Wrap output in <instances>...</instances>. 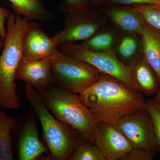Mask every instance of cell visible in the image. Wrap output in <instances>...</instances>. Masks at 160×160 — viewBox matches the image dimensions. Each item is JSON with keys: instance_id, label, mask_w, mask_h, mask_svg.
I'll use <instances>...</instances> for the list:
<instances>
[{"instance_id": "10", "label": "cell", "mask_w": 160, "mask_h": 160, "mask_svg": "<svg viewBox=\"0 0 160 160\" xmlns=\"http://www.w3.org/2000/svg\"><path fill=\"white\" fill-rule=\"evenodd\" d=\"M16 80L25 81L38 92L48 89L54 85L51 58L33 60L22 56L17 69Z\"/></svg>"}, {"instance_id": "28", "label": "cell", "mask_w": 160, "mask_h": 160, "mask_svg": "<svg viewBox=\"0 0 160 160\" xmlns=\"http://www.w3.org/2000/svg\"><path fill=\"white\" fill-rule=\"evenodd\" d=\"M4 42L2 39H0V52L2 50L3 47H4Z\"/></svg>"}, {"instance_id": "26", "label": "cell", "mask_w": 160, "mask_h": 160, "mask_svg": "<svg viewBox=\"0 0 160 160\" xmlns=\"http://www.w3.org/2000/svg\"><path fill=\"white\" fill-rule=\"evenodd\" d=\"M112 3L122 5H144L156 4L160 5L158 0H112Z\"/></svg>"}, {"instance_id": "11", "label": "cell", "mask_w": 160, "mask_h": 160, "mask_svg": "<svg viewBox=\"0 0 160 160\" xmlns=\"http://www.w3.org/2000/svg\"><path fill=\"white\" fill-rule=\"evenodd\" d=\"M58 49L54 38L46 34L39 24L29 22L23 42V56L30 59L50 58Z\"/></svg>"}, {"instance_id": "4", "label": "cell", "mask_w": 160, "mask_h": 160, "mask_svg": "<svg viewBox=\"0 0 160 160\" xmlns=\"http://www.w3.org/2000/svg\"><path fill=\"white\" fill-rule=\"evenodd\" d=\"M38 93L55 117L78 132L84 140L94 144L98 123L78 94L55 85Z\"/></svg>"}, {"instance_id": "30", "label": "cell", "mask_w": 160, "mask_h": 160, "mask_svg": "<svg viewBox=\"0 0 160 160\" xmlns=\"http://www.w3.org/2000/svg\"><path fill=\"white\" fill-rule=\"evenodd\" d=\"M158 1H159V2L160 5V0H158Z\"/></svg>"}, {"instance_id": "24", "label": "cell", "mask_w": 160, "mask_h": 160, "mask_svg": "<svg viewBox=\"0 0 160 160\" xmlns=\"http://www.w3.org/2000/svg\"><path fill=\"white\" fill-rule=\"evenodd\" d=\"M154 154L145 149L133 148L125 160H152Z\"/></svg>"}, {"instance_id": "18", "label": "cell", "mask_w": 160, "mask_h": 160, "mask_svg": "<svg viewBox=\"0 0 160 160\" xmlns=\"http://www.w3.org/2000/svg\"><path fill=\"white\" fill-rule=\"evenodd\" d=\"M116 34L113 31L103 30L99 32L80 44L83 48L95 52H106L112 50L116 42Z\"/></svg>"}, {"instance_id": "29", "label": "cell", "mask_w": 160, "mask_h": 160, "mask_svg": "<svg viewBox=\"0 0 160 160\" xmlns=\"http://www.w3.org/2000/svg\"><path fill=\"white\" fill-rule=\"evenodd\" d=\"M89 2H91L93 3H99V2L102 1V0H89Z\"/></svg>"}, {"instance_id": "6", "label": "cell", "mask_w": 160, "mask_h": 160, "mask_svg": "<svg viewBox=\"0 0 160 160\" xmlns=\"http://www.w3.org/2000/svg\"><path fill=\"white\" fill-rule=\"evenodd\" d=\"M58 48L64 54L89 63L101 73L114 78L131 89L142 92L129 66L122 62L112 50L92 51L74 42L62 44Z\"/></svg>"}, {"instance_id": "8", "label": "cell", "mask_w": 160, "mask_h": 160, "mask_svg": "<svg viewBox=\"0 0 160 160\" xmlns=\"http://www.w3.org/2000/svg\"><path fill=\"white\" fill-rule=\"evenodd\" d=\"M102 20L89 10L79 13L65 14L64 27L54 36L58 46L66 43L88 39L102 30Z\"/></svg>"}, {"instance_id": "25", "label": "cell", "mask_w": 160, "mask_h": 160, "mask_svg": "<svg viewBox=\"0 0 160 160\" xmlns=\"http://www.w3.org/2000/svg\"><path fill=\"white\" fill-rule=\"evenodd\" d=\"M11 12L9 10L0 6V38L5 41L7 35V30L5 28V22Z\"/></svg>"}, {"instance_id": "13", "label": "cell", "mask_w": 160, "mask_h": 160, "mask_svg": "<svg viewBox=\"0 0 160 160\" xmlns=\"http://www.w3.org/2000/svg\"><path fill=\"white\" fill-rule=\"evenodd\" d=\"M128 66L142 92L147 95L157 94L159 89L156 76L143 55L135 58Z\"/></svg>"}, {"instance_id": "9", "label": "cell", "mask_w": 160, "mask_h": 160, "mask_svg": "<svg viewBox=\"0 0 160 160\" xmlns=\"http://www.w3.org/2000/svg\"><path fill=\"white\" fill-rule=\"evenodd\" d=\"M94 144L106 160H125L133 147L116 125L98 124Z\"/></svg>"}, {"instance_id": "19", "label": "cell", "mask_w": 160, "mask_h": 160, "mask_svg": "<svg viewBox=\"0 0 160 160\" xmlns=\"http://www.w3.org/2000/svg\"><path fill=\"white\" fill-rule=\"evenodd\" d=\"M69 160H106L94 143L83 139L75 149Z\"/></svg>"}, {"instance_id": "3", "label": "cell", "mask_w": 160, "mask_h": 160, "mask_svg": "<svg viewBox=\"0 0 160 160\" xmlns=\"http://www.w3.org/2000/svg\"><path fill=\"white\" fill-rule=\"evenodd\" d=\"M26 99L38 118L43 138L52 160H69L83 139L81 134L69 125L57 119L47 108L40 94L29 84L25 87Z\"/></svg>"}, {"instance_id": "15", "label": "cell", "mask_w": 160, "mask_h": 160, "mask_svg": "<svg viewBox=\"0 0 160 160\" xmlns=\"http://www.w3.org/2000/svg\"><path fill=\"white\" fill-rule=\"evenodd\" d=\"M108 16L115 25L128 33L141 35L145 22L133 9L112 8L108 12Z\"/></svg>"}, {"instance_id": "7", "label": "cell", "mask_w": 160, "mask_h": 160, "mask_svg": "<svg viewBox=\"0 0 160 160\" xmlns=\"http://www.w3.org/2000/svg\"><path fill=\"white\" fill-rule=\"evenodd\" d=\"M117 125L133 148L154 153L160 150L151 117L147 109L127 116Z\"/></svg>"}, {"instance_id": "21", "label": "cell", "mask_w": 160, "mask_h": 160, "mask_svg": "<svg viewBox=\"0 0 160 160\" xmlns=\"http://www.w3.org/2000/svg\"><path fill=\"white\" fill-rule=\"evenodd\" d=\"M134 35L128 33L125 35L118 45V53L123 59H132L135 56L138 50V43Z\"/></svg>"}, {"instance_id": "2", "label": "cell", "mask_w": 160, "mask_h": 160, "mask_svg": "<svg viewBox=\"0 0 160 160\" xmlns=\"http://www.w3.org/2000/svg\"><path fill=\"white\" fill-rule=\"evenodd\" d=\"M29 21L11 13L7 19V35L0 55V107L18 110L22 107L18 95L16 73L23 56V42Z\"/></svg>"}, {"instance_id": "20", "label": "cell", "mask_w": 160, "mask_h": 160, "mask_svg": "<svg viewBox=\"0 0 160 160\" xmlns=\"http://www.w3.org/2000/svg\"><path fill=\"white\" fill-rule=\"evenodd\" d=\"M131 9L137 12L146 24L160 32V5H132Z\"/></svg>"}, {"instance_id": "16", "label": "cell", "mask_w": 160, "mask_h": 160, "mask_svg": "<svg viewBox=\"0 0 160 160\" xmlns=\"http://www.w3.org/2000/svg\"><path fill=\"white\" fill-rule=\"evenodd\" d=\"M15 14L28 21H47L51 19L49 12L41 0H8Z\"/></svg>"}, {"instance_id": "17", "label": "cell", "mask_w": 160, "mask_h": 160, "mask_svg": "<svg viewBox=\"0 0 160 160\" xmlns=\"http://www.w3.org/2000/svg\"><path fill=\"white\" fill-rule=\"evenodd\" d=\"M16 120L0 111V160H13L10 132Z\"/></svg>"}, {"instance_id": "27", "label": "cell", "mask_w": 160, "mask_h": 160, "mask_svg": "<svg viewBox=\"0 0 160 160\" xmlns=\"http://www.w3.org/2000/svg\"><path fill=\"white\" fill-rule=\"evenodd\" d=\"M156 104H157L158 106H160V89L157 93L156 95L153 99Z\"/></svg>"}, {"instance_id": "22", "label": "cell", "mask_w": 160, "mask_h": 160, "mask_svg": "<svg viewBox=\"0 0 160 160\" xmlns=\"http://www.w3.org/2000/svg\"><path fill=\"white\" fill-rule=\"evenodd\" d=\"M90 7L89 0H62L60 10L65 14L79 13L88 11Z\"/></svg>"}, {"instance_id": "23", "label": "cell", "mask_w": 160, "mask_h": 160, "mask_svg": "<svg viewBox=\"0 0 160 160\" xmlns=\"http://www.w3.org/2000/svg\"><path fill=\"white\" fill-rule=\"evenodd\" d=\"M147 110L151 117L156 137L160 148V106L153 99L147 101Z\"/></svg>"}, {"instance_id": "5", "label": "cell", "mask_w": 160, "mask_h": 160, "mask_svg": "<svg viewBox=\"0 0 160 160\" xmlns=\"http://www.w3.org/2000/svg\"><path fill=\"white\" fill-rule=\"evenodd\" d=\"M50 58L54 85L76 94L94 85L102 75L89 63L64 54L58 48Z\"/></svg>"}, {"instance_id": "12", "label": "cell", "mask_w": 160, "mask_h": 160, "mask_svg": "<svg viewBox=\"0 0 160 160\" xmlns=\"http://www.w3.org/2000/svg\"><path fill=\"white\" fill-rule=\"evenodd\" d=\"M47 152L46 146L40 141L35 123L28 121L23 127L18 142L20 160H34Z\"/></svg>"}, {"instance_id": "1", "label": "cell", "mask_w": 160, "mask_h": 160, "mask_svg": "<svg viewBox=\"0 0 160 160\" xmlns=\"http://www.w3.org/2000/svg\"><path fill=\"white\" fill-rule=\"evenodd\" d=\"M78 95L98 124L117 125L127 116L147 109L141 92L102 73L96 83Z\"/></svg>"}, {"instance_id": "14", "label": "cell", "mask_w": 160, "mask_h": 160, "mask_svg": "<svg viewBox=\"0 0 160 160\" xmlns=\"http://www.w3.org/2000/svg\"><path fill=\"white\" fill-rule=\"evenodd\" d=\"M143 55L160 84V32L145 23L142 33Z\"/></svg>"}]
</instances>
